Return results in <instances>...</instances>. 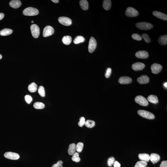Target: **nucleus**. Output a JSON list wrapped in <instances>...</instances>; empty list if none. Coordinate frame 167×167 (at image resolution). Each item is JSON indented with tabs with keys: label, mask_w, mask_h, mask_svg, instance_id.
Here are the masks:
<instances>
[{
	"label": "nucleus",
	"mask_w": 167,
	"mask_h": 167,
	"mask_svg": "<svg viewBox=\"0 0 167 167\" xmlns=\"http://www.w3.org/2000/svg\"><path fill=\"white\" fill-rule=\"evenodd\" d=\"M23 14L26 16H36L39 14V10L36 8L28 7L26 8L23 11Z\"/></svg>",
	"instance_id": "f257e3e1"
},
{
	"label": "nucleus",
	"mask_w": 167,
	"mask_h": 167,
	"mask_svg": "<svg viewBox=\"0 0 167 167\" xmlns=\"http://www.w3.org/2000/svg\"><path fill=\"white\" fill-rule=\"evenodd\" d=\"M138 113L140 115L145 118L150 119H154L155 118L154 115L152 113L143 110H139Z\"/></svg>",
	"instance_id": "f03ea898"
},
{
	"label": "nucleus",
	"mask_w": 167,
	"mask_h": 167,
	"mask_svg": "<svg viewBox=\"0 0 167 167\" xmlns=\"http://www.w3.org/2000/svg\"><path fill=\"white\" fill-rule=\"evenodd\" d=\"M136 26L139 29L142 30H148L152 28L153 26L149 23L142 22L137 23Z\"/></svg>",
	"instance_id": "7ed1b4c3"
},
{
	"label": "nucleus",
	"mask_w": 167,
	"mask_h": 167,
	"mask_svg": "<svg viewBox=\"0 0 167 167\" xmlns=\"http://www.w3.org/2000/svg\"><path fill=\"white\" fill-rule=\"evenodd\" d=\"M139 12L134 8L129 7L126 9L125 14L126 16L128 17H137L139 15Z\"/></svg>",
	"instance_id": "20e7f679"
},
{
	"label": "nucleus",
	"mask_w": 167,
	"mask_h": 167,
	"mask_svg": "<svg viewBox=\"0 0 167 167\" xmlns=\"http://www.w3.org/2000/svg\"><path fill=\"white\" fill-rule=\"evenodd\" d=\"M30 29L32 37L35 39L38 38L40 33L39 27L36 24H32L31 26Z\"/></svg>",
	"instance_id": "39448f33"
},
{
	"label": "nucleus",
	"mask_w": 167,
	"mask_h": 167,
	"mask_svg": "<svg viewBox=\"0 0 167 167\" xmlns=\"http://www.w3.org/2000/svg\"><path fill=\"white\" fill-rule=\"evenodd\" d=\"M135 101L137 104L143 106H146L148 105V102L146 98L142 95H139L135 97Z\"/></svg>",
	"instance_id": "423d86ee"
},
{
	"label": "nucleus",
	"mask_w": 167,
	"mask_h": 167,
	"mask_svg": "<svg viewBox=\"0 0 167 167\" xmlns=\"http://www.w3.org/2000/svg\"><path fill=\"white\" fill-rule=\"evenodd\" d=\"M97 42L94 38L91 37L89 40V46H88V51L90 53L93 52L94 51L97 47Z\"/></svg>",
	"instance_id": "0eeeda50"
},
{
	"label": "nucleus",
	"mask_w": 167,
	"mask_h": 167,
	"mask_svg": "<svg viewBox=\"0 0 167 167\" xmlns=\"http://www.w3.org/2000/svg\"><path fill=\"white\" fill-rule=\"evenodd\" d=\"M54 32V29L52 27L47 25L44 28L43 32V36L44 37L51 36Z\"/></svg>",
	"instance_id": "6e6552de"
},
{
	"label": "nucleus",
	"mask_w": 167,
	"mask_h": 167,
	"mask_svg": "<svg viewBox=\"0 0 167 167\" xmlns=\"http://www.w3.org/2000/svg\"><path fill=\"white\" fill-rule=\"evenodd\" d=\"M58 21L61 24L66 26H70L72 23L71 20L69 18L66 17H59L58 19Z\"/></svg>",
	"instance_id": "1a4fd4ad"
},
{
	"label": "nucleus",
	"mask_w": 167,
	"mask_h": 167,
	"mask_svg": "<svg viewBox=\"0 0 167 167\" xmlns=\"http://www.w3.org/2000/svg\"><path fill=\"white\" fill-rule=\"evenodd\" d=\"M152 72L154 74H157L162 70V67L161 65L157 63H153L151 66Z\"/></svg>",
	"instance_id": "9d476101"
},
{
	"label": "nucleus",
	"mask_w": 167,
	"mask_h": 167,
	"mask_svg": "<svg viewBox=\"0 0 167 167\" xmlns=\"http://www.w3.org/2000/svg\"><path fill=\"white\" fill-rule=\"evenodd\" d=\"M4 156L6 158L12 160L18 159L20 157L19 155L17 153L7 152L4 154Z\"/></svg>",
	"instance_id": "9b49d317"
},
{
	"label": "nucleus",
	"mask_w": 167,
	"mask_h": 167,
	"mask_svg": "<svg viewBox=\"0 0 167 167\" xmlns=\"http://www.w3.org/2000/svg\"><path fill=\"white\" fill-rule=\"evenodd\" d=\"M136 56L139 59H146L149 56V53L145 51H138L135 54Z\"/></svg>",
	"instance_id": "f8f14e48"
},
{
	"label": "nucleus",
	"mask_w": 167,
	"mask_h": 167,
	"mask_svg": "<svg viewBox=\"0 0 167 167\" xmlns=\"http://www.w3.org/2000/svg\"><path fill=\"white\" fill-rule=\"evenodd\" d=\"M145 66L144 64L141 62H137L133 64L132 68L133 70L135 71H138L143 70Z\"/></svg>",
	"instance_id": "ddd939ff"
},
{
	"label": "nucleus",
	"mask_w": 167,
	"mask_h": 167,
	"mask_svg": "<svg viewBox=\"0 0 167 167\" xmlns=\"http://www.w3.org/2000/svg\"><path fill=\"white\" fill-rule=\"evenodd\" d=\"M153 15L160 19L164 21L167 20V15L164 13L157 11H154L153 12Z\"/></svg>",
	"instance_id": "4468645a"
},
{
	"label": "nucleus",
	"mask_w": 167,
	"mask_h": 167,
	"mask_svg": "<svg viewBox=\"0 0 167 167\" xmlns=\"http://www.w3.org/2000/svg\"><path fill=\"white\" fill-rule=\"evenodd\" d=\"M132 81V80L130 77L124 76L120 77L119 79L118 82L121 84H126L131 83Z\"/></svg>",
	"instance_id": "2eb2a0df"
},
{
	"label": "nucleus",
	"mask_w": 167,
	"mask_h": 167,
	"mask_svg": "<svg viewBox=\"0 0 167 167\" xmlns=\"http://www.w3.org/2000/svg\"><path fill=\"white\" fill-rule=\"evenodd\" d=\"M137 81L140 84H143L148 83L149 81V78L146 75H142L138 77Z\"/></svg>",
	"instance_id": "dca6fc26"
},
{
	"label": "nucleus",
	"mask_w": 167,
	"mask_h": 167,
	"mask_svg": "<svg viewBox=\"0 0 167 167\" xmlns=\"http://www.w3.org/2000/svg\"><path fill=\"white\" fill-rule=\"evenodd\" d=\"M9 5L11 7L17 9L21 6V1L18 0H13L10 1Z\"/></svg>",
	"instance_id": "f3484780"
},
{
	"label": "nucleus",
	"mask_w": 167,
	"mask_h": 167,
	"mask_svg": "<svg viewBox=\"0 0 167 167\" xmlns=\"http://www.w3.org/2000/svg\"><path fill=\"white\" fill-rule=\"evenodd\" d=\"M160 159V156L157 153H152L150 155V160L153 164L156 163Z\"/></svg>",
	"instance_id": "a211bd4d"
},
{
	"label": "nucleus",
	"mask_w": 167,
	"mask_h": 167,
	"mask_svg": "<svg viewBox=\"0 0 167 167\" xmlns=\"http://www.w3.org/2000/svg\"><path fill=\"white\" fill-rule=\"evenodd\" d=\"M141 161L147 162L150 160V155L147 153H140L138 155Z\"/></svg>",
	"instance_id": "6ab92c4d"
},
{
	"label": "nucleus",
	"mask_w": 167,
	"mask_h": 167,
	"mask_svg": "<svg viewBox=\"0 0 167 167\" xmlns=\"http://www.w3.org/2000/svg\"><path fill=\"white\" fill-rule=\"evenodd\" d=\"M76 145L75 143H72L69 146L68 153L70 155H73L74 153L76 152Z\"/></svg>",
	"instance_id": "aec40b11"
},
{
	"label": "nucleus",
	"mask_w": 167,
	"mask_h": 167,
	"mask_svg": "<svg viewBox=\"0 0 167 167\" xmlns=\"http://www.w3.org/2000/svg\"><path fill=\"white\" fill-rule=\"evenodd\" d=\"M80 5L81 9L84 10H87L89 8V3L86 0H81L80 1Z\"/></svg>",
	"instance_id": "412c9836"
},
{
	"label": "nucleus",
	"mask_w": 167,
	"mask_h": 167,
	"mask_svg": "<svg viewBox=\"0 0 167 167\" xmlns=\"http://www.w3.org/2000/svg\"><path fill=\"white\" fill-rule=\"evenodd\" d=\"M12 29L9 28H4L0 31V35L2 36H6L10 35L13 33Z\"/></svg>",
	"instance_id": "4be33fe9"
},
{
	"label": "nucleus",
	"mask_w": 167,
	"mask_h": 167,
	"mask_svg": "<svg viewBox=\"0 0 167 167\" xmlns=\"http://www.w3.org/2000/svg\"><path fill=\"white\" fill-rule=\"evenodd\" d=\"M147 99L149 102L153 104H157L158 102V97L154 95H150L148 97Z\"/></svg>",
	"instance_id": "5701e85b"
},
{
	"label": "nucleus",
	"mask_w": 167,
	"mask_h": 167,
	"mask_svg": "<svg viewBox=\"0 0 167 167\" xmlns=\"http://www.w3.org/2000/svg\"><path fill=\"white\" fill-rule=\"evenodd\" d=\"M158 42L161 45H164L167 44V36L166 35H162L159 38Z\"/></svg>",
	"instance_id": "b1692460"
},
{
	"label": "nucleus",
	"mask_w": 167,
	"mask_h": 167,
	"mask_svg": "<svg viewBox=\"0 0 167 167\" xmlns=\"http://www.w3.org/2000/svg\"><path fill=\"white\" fill-rule=\"evenodd\" d=\"M111 2L110 0H104L103 1V6L105 10H108L111 9Z\"/></svg>",
	"instance_id": "393cba45"
},
{
	"label": "nucleus",
	"mask_w": 167,
	"mask_h": 167,
	"mask_svg": "<svg viewBox=\"0 0 167 167\" xmlns=\"http://www.w3.org/2000/svg\"><path fill=\"white\" fill-rule=\"evenodd\" d=\"M37 85L35 83L33 82L28 85V91L31 93H34L37 90Z\"/></svg>",
	"instance_id": "a878e982"
},
{
	"label": "nucleus",
	"mask_w": 167,
	"mask_h": 167,
	"mask_svg": "<svg viewBox=\"0 0 167 167\" xmlns=\"http://www.w3.org/2000/svg\"><path fill=\"white\" fill-rule=\"evenodd\" d=\"M62 41L64 44L66 45H69L71 43L72 38L70 36H65L63 38Z\"/></svg>",
	"instance_id": "bb28decb"
},
{
	"label": "nucleus",
	"mask_w": 167,
	"mask_h": 167,
	"mask_svg": "<svg viewBox=\"0 0 167 167\" xmlns=\"http://www.w3.org/2000/svg\"><path fill=\"white\" fill-rule=\"evenodd\" d=\"M85 39L81 36H77L73 42L75 44H78L85 41Z\"/></svg>",
	"instance_id": "cd10ccee"
},
{
	"label": "nucleus",
	"mask_w": 167,
	"mask_h": 167,
	"mask_svg": "<svg viewBox=\"0 0 167 167\" xmlns=\"http://www.w3.org/2000/svg\"><path fill=\"white\" fill-rule=\"evenodd\" d=\"M45 105L43 103L39 102L35 103L34 104V107L36 109H43L45 108Z\"/></svg>",
	"instance_id": "c85d7f7f"
},
{
	"label": "nucleus",
	"mask_w": 167,
	"mask_h": 167,
	"mask_svg": "<svg viewBox=\"0 0 167 167\" xmlns=\"http://www.w3.org/2000/svg\"><path fill=\"white\" fill-rule=\"evenodd\" d=\"M89 128H91L95 125V122L93 120H88L85 121V124Z\"/></svg>",
	"instance_id": "c756f323"
},
{
	"label": "nucleus",
	"mask_w": 167,
	"mask_h": 167,
	"mask_svg": "<svg viewBox=\"0 0 167 167\" xmlns=\"http://www.w3.org/2000/svg\"><path fill=\"white\" fill-rule=\"evenodd\" d=\"M72 155V159L73 161L76 162H78L81 161V158L79 156V153H78L75 152Z\"/></svg>",
	"instance_id": "7c9ffc66"
},
{
	"label": "nucleus",
	"mask_w": 167,
	"mask_h": 167,
	"mask_svg": "<svg viewBox=\"0 0 167 167\" xmlns=\"http://www.w3.org/2000/svg\"><path fill=\"white\" fill-rule=\"evenodd\" d=\"M84 147L83 143L82 142H79L76 145V151L78 153H81Z\"/></svg>",
	"instance_id": "2f4dec72"
},
{
	"label": "nucleus",
	"mask_w": 167,
	"mask_h": 167,
	"mask_svg": "<svg viewBox=\"0 0 167 167\" xmlns=\"http://www.w3.org/2000/svg\"><path fill=\"white\" fill-rule=\"evenodd\" d=\"M147 165V162L141 161L137 162L134 167H146Z\"/></svg>",
	"instance_id": "473e14b6"
},
{
	"label": "nucleus",
	"mask_w": 167,
	"mask_h": 167,
	"mask_svg": "<svg viewBox=\"0 0 167 167\" xmlns=\"http://www.w3.org/2000/svg\"><path fill=\"white\" fill-rule=\"evenodd\" d=\"M38 91L39 94L41 97H45V90L43 87L42 86H39Z\"/></svg>",
	"instance_id": "72a5a7b5"
},
{
	"label": "nucleus",
	"mask_w": 167,
	"mask_h": 167,
	"mask_svg": "<svg viewBox=\"0 0 167 167\" xmlns=\"http://www.w3.org/2000/svg\"><path fill=\"white\" fill-rule=\"evenodd\" d=\"M115 159L112 157H110L108 158V166L111 167L114 165L115 161Z\"/></svg>",
	"instance_id": "f704fd0d"
},
{
	"label": "nucleus",
	"mask_w": 167,
	"mask_h": 167,
	"mask_svg": "<svg viewBox=\"0 0 167 167\" xmlns=\"http://www.w3.org/2000/svg\"><path fill=\"white\" fill-rule=\"evenodd\" d=\"M142 38H143L144 40L146 43H149L151 41V39L149 35L146 34H143L142 35Z\"/></svg>",
	"instance_id": "c9c22d12"
},
{
	"label": "nucleus",
	"mask_w": 167,
	"mask_h": 167,
	"mask_svg": "<svg viewBox=\"0 0 167 167\" xmlns=\"http://www.w3.org/2000/svg\"><path fill=\"white\" fill-rule=\"evenodd\" d=\"M133 39L137 41H141L142 40V38L140 35L137 34H134L132 35Z\"/></svg>",
	"instance_id": "e433bc0d"
},
{
	"label": "nucleus",
	"mask_w": 167,
	"mask_h": 167,
	"mask_svg": "<svg viewBox=\"0 0 167 167\" xmlns=\"http://www.w3.org/2000/svg\"><path fill=\"white\" fill-rule=\"evenodd\" d=\"M85 118L82 117L80 119V121L78 122V125L80 127H82L85 124Z\"/></svg>",
	"instance_id": "4c0bfd02"
},
{
	"label": "nucleus",
	"mask_w": 167,
	"mask_h": 167,
	"mask_svg": "<svg viewBox=\"0 0 167 167\" xmlns=\"http://www.w3.org/2000/svg\"><path fill=\"white\" fill-rule=\"evenodd\" d=\"M25 100L28 104H30L32 101V97L30 95H27L25 96Z\"/></svg>",
	"instance_id": "58836bf2"
},
{
	"label": "nucleus",
	"mask_w": 167,
	"mask_h": 167,
	"mask_svg": "<svg viewBox=\"0 0 167 167\" xmlns=\"http://www.w3.org/2000/svg\"><path fill=\"white\" fill-rule=\"evenodd\" d=\"M111 69L110 68H108L105 74L106 78H108L111 75Z\"/></svg>",
	"instance_id": "ea45409f"
},
{
	"label": "nucleus",
	"mask_w": 167,
	"mask_h": 167,
	"mask_svg": "<svg viewBox=\"0 0 167 167\" xmlns=\"http://www.w3.org/2000/svg\"><path fill=\"white\" fill-rule=\"evenodd\" d=\"M63 164V161H59L56 163L54 164L52 167H63L62 165Z\"/></svg>",
	"instance_id": "a19ab883"
},
{
	"label": "nucleus",
	"mask_w": 167,
	"mask_h": 167,
	"mask_svg": "<svg viewBox=\"0 0 167 167\" xmlns=\"http://www.w3.org/2000/svg\"><path fill=\"white\" fill-rule=\"evenodd\" d=\"M160 167H167V161H163L160 164Z\"/></svg>",
	"instance_id": "79ce46f5"
},
{
	"label": "nucleus",
	"mask_w": 167,
	"mask_h": 167,
	"mask_svg": "<svg viewBox=\"0 0 167 167\" xmlns=\"http://www.w3.org/2000/svg\"><path fill=\"white\" fill-rule=\"evenodd\" d=\"M121 165L120 163L117 161H115L114 164V167H120Z\"/></svg>",
	"instance_id": "37998d69"
},
{
	"label": "nucleus",
	"mask_w": 167,
	"mask_h": 167,
	"mask_svg": "<svg viewBox=\"0 0 167 167\" xmlns=\"http://www.w3.org/2000/svg\"><path fill=\"white\" fill-rule=\"evenodd\" d=\"M4 13H0V21L2 20L3 19L4 17Z\"/></svg>",
	"instance_id": "c03bdc74"
},
{
	"label": "nucleus",
	"mask_w": 167,
	"mask_h": 167,
	"mask_svg": "<svg viewBox=\"0 0 167 167\" xmlns=\"http://www.w3.org/2000/svg\"><path fill=\"white\" fill-rule=\"evenodd\" d=\"M51 1H52L53 2L55 3H58L59 2V1L58 0H52Z\"/></svg>",
	"instance_id": "a18cd8bd"
},
{
	"label": "nucleus",
	"mask_w": 167,
	"mask_h": 167,
	"mask_svg": "<svg viewBox=\"0 0 167 167\" xmlns=\"http://www.w3.org/2000/svg\"><path fill=\"white\" fill-rule=\"evenodd\" d=\"M163 86L165 88H167V83L165 82L163 84Z\"/></svg>",
	"instance_id": "49530a36"
},
{
	"label": "nucleus",
	"mask_w": 167,
	"mask_h": 167,
	"mask_svg": "<svg viewBox=\"0 0 167 167\" xmlns=\"http://www.w3.org/2000/svg\"><path fill=\"white\" fill-rule=\"evenodd\" d=\"M2 55H1V54H0V59H2Z\"/></svg>",
	"instance_id": "de8ad7c7"
},
{
	"label": "nucleus",
	"mask_w": 167,
	"mask_h": 167,
	"mask_svg": "<svg viewBox=\"0 0 167 167\" xmlns=\"http://www.w3.org/2000/svg\"><path fill=\"white\" fill-rule=\"evenodd\" d=\"M34 22V21H31V23H33Z\"/></svg>",
	"instance_id": "09e8293b"
}]
</instances>
